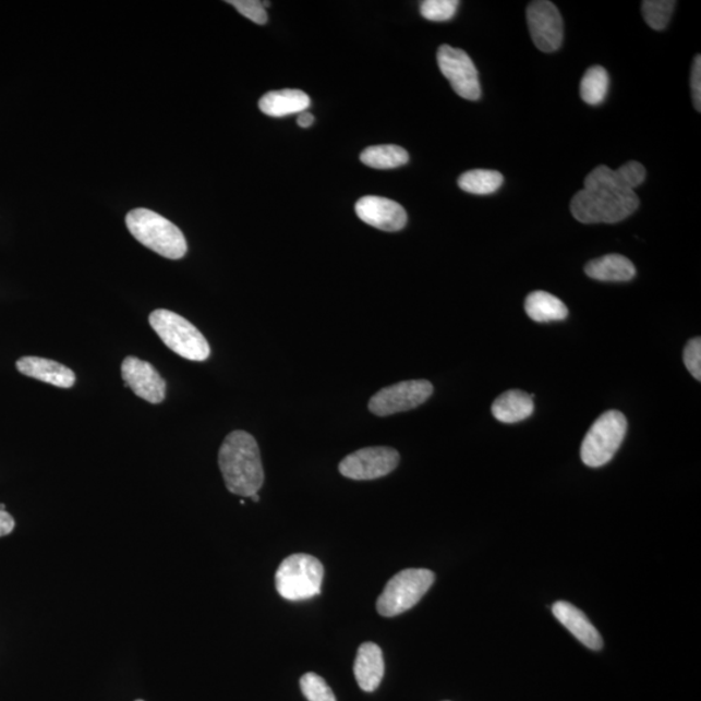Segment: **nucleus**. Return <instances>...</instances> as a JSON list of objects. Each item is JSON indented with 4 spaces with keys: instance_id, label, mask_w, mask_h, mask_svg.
Returning a JSON list of instances; mask_svg holds the SVG:
<instances>
[{
    "instance_id": "nucleus-1",
    "label": "nucleus",
    "mask_w": 701,
    "mask_h": 701,
    "mask_svg": "<svg viewBox=\"0 0 701 701\" xmlns=\"http://www.w3.org/2000/svg\"><path fill=\"white\" fill-rule=\"evenodd\" d=\"M219 466L231 494L250 498L262 488L264 469L253 435L242 431L230 433L221 445Z\"/></svg>"
},
{
    "instance_id": "nucleus-2",
    "label": "nucleus",
    "mask_w": 701,
    "mask_h": 701,
    "mask_svg": "<svg viewBox=\"0 0 701 701\" xmlns=\"http://www.w3.org/2000/svg\"><path fill=\"white\" fill-rule=\"evenodd\" d=\"M639 203L634 192L583 188L571 200L570 210L582 223H616L634 214Z\"/></svg>"
},
{
    "instance_id": "nucleus-3",
    "label": "nucleus",
    "mask_w": 701,
    "mask_h": 701,
    "mask_svg": "<svg viewBox=\"0 0 701 701\" xmlns=\"http://www.w3.org/2000/svg\"><path fill=\"white\" fill-rule=\"evenodd\" d=\"M126 227L143 246L162 257L179 261L188 253V242L182 231L154 210H131L126 216Z\"/></svg>"
},
{
    "instance_id": "nucleus-4",
    "label": "nucleus",
    "mask_w": 701,
    "mask_h": 701,
    "mask_svg": "<svg viewBox=\"0 0 701 701\" xmlns=\"http://www.w3.org/2000/svg\"><path fill=\"white\" fill-rule=\"evenodd\" d=\"M149 325L169 350L192 362H204L210 355L209 345L195 326L172 311L156 310Z\"/></svg>"
},
{
    "instance_id": "nucleus-5",
    "label": "nucleus",
    "mask_w": 701,
    "mask_h": 701,
    "mask_svg": "<svg viewBox=\"0 0 701 701\" xmlns=\"http://www.w3.org/2000/svg\"><path fill=\"white\" fill-rule=\"evenodd\" d=\"M324 565L315 556L295 554L276 571V589L286 601L302 602L322 592Z\"/></svg>"
},
{
    "instance_id": "nucleus-6",
    "label": "nucleus",
    "mask_w": 701,
    "mask_h": 701,
    "mask_svg": "<svg viewBox=\"0 0 701 701\" xmlns=\"http://www.w3.org/2000/svg\"><path fill=\"white\" fill-rule=\"evenodd\" d=\"M435 575L428 569H406L399 571L387 582L377 601L380 616L395 617L410 611L428 589L433 587Z\"/></svg>"
},
{
    "instance_id": "nucleus-7",
    "label": "nucleus",
    "mask_w": 701,
    "mask_h": 701,
    "mask_svg": "<svg viewBox=\"0 0 701 701\" xmlns=\"http://www.w3.org/2000/svg\"><path fill=\"white\" fill-rule=\"evenodd\" d=\"M628 431V420L619 411H607L590 427L582 440L581 459L588 467L601 468L614 459Z\"/></svg>"
},
{
    "instance_id": "nucleus-8",
    "label": "nucleus",
    "mask_w": 701,
    "mask_h": 701,
    "mask_svg": "<svg viewBox=\"0 0 701 701\" xmlns=\"http://www.w3.org/2000/svg\"><path fill=\"white\" fill-rule=\"evenodd\" d=\"M433 385L426 379L404 380L379 390L370 401V410L377 416L406 412L424 404L432 397Z\"/></svg>"
},
{
    "instance_id": "nucleus-9",
    "label": "nucleus",
    "mask_w": 701,
    "mask_h": 701,
    "mask_svg": "<svg viewBox=\"0 0 701 701\" xmlns=\"http://www.w3.org/2000/svg\"><path fill=\"white\" fill-rule=\"evenodd\" d=\"M437 60L442 74L449 81L459 97L468 100L481 98L479 71L466 51L442 45Z\"/></svg>"
},
{
    "instance_id": "nucleus-10",
    "label": "nucleus",
    "mask_w": 701,
    "mask_h": 701,
    "mask_svg": "<svg viewBox=\"0 0 701 701\" xmlns=\"http://www.w3.org/2000/svg\"><path fill=\"white\" fill-rule=\"evenodd\" d=\"M400 456L390 447H367L353 452L339 464L340 474L355 481L385 478L397 469Z\"/></svg>"
},
{
    "instance_id": "nucleus-11",
    "label": "nucleus",
    "mask_w": 701,
    "mask_h": 701,
    "mask_svg": "<svg viewBox=\"0 0 701 701\" xmlns=\"http://www.w3.org/2000/svg\"><path fill=\"white\" fill-rule=\"evenodd\" d=\"M527 19L530 36L543 52H554L563 44V19L559 10L547 0H536L528 5Z\"/></svg>"
},
{
    "instance_id": "nucleus-12",
    "label": "nucleus",
    "mask_w": 701,
    "mask_h": 701,
    "mask_svg": "<svg viewBox=\"0 0 701 701\" xmlns=\"http://www.w3.org/2000/svg\"><path fill=\"white\" fill-rule=\"evenodd\" d=\"M121 376L125 386L148 403L159 404L166 399L167 384L155 367L143 360L129 356L122 362Z\"/></svg>"
},
{
    "instance_id": "nucleus-13",
    "label": "nucleus",
    "mask_w": 701,
    "mask_h": 701,
    "mask_svg": "<svg viewBox=\"0 0 701 701\" xmlns=\"http://www.w3.org/2000/svg\"><path fill=\"white\" fill-rule=\"evenodd\" d=\"M360 220L384 231H399L407 225V213L399 203L383 196H364L356 203Z\"/></svg>"
},
{
    "instance_id": "nucleus-14",
    "label": "nucleus",
    "mask_w": 701,
    "mask_h": 701,
    "mask_svg": "<svg viewBox=\"0 0 701 701\" xmlns=\"http://www.w3.org/2000/svg\"><path fill=\"white\" fill-rule=\"evenodd\" d=\"M645 168L638 161L626 162L614 170L601 166L592 170L584 180V189H611L618 192H634L645 180Z\"/></svg>"
},
{
    "instance_id": "nucleus-15",
    "label": "nucleus",
    "mask_w": 701,
    "mask_h": 701,
    "mask_svg": "<svg viewBox=\"0 0 701 701\" xmlns=\"http://www.w3.org/2000/svg\"><path fill=\"white\" fill-rule=\"evenodd\" d=\"M554 616L590 650L601 651L604 642L597 629L581 609L568 602H557L553 607Z\"/></svg>"
},
{
    "instance_id": "nucleus-16",
    "label": "nucleus",
    "mask_w": 701,
    "mask_h": 701,
    "mask_svg": "<svg viewBox=\"0 0 701 701\" xmlns=\"http://www.w3.org/2000/svg\"><path fill=\"white\" fill-rule=\"evenodd\" d=\"M16 366L24 376L43 380L61 389H71L76 383V374L70 367L49 359L26 356L20 359Z\"/></svg>"
},
{
    "instance_id": "nucleus-17",
    "label": "nucleus",
    "mask_w": 701,
    "mask_h": 701,
    "mask_svg": "<svg viewBox=\"0 0 701 701\" xmlns=\"http://www.w3.org/2000/svg\"><path fill=\"white\" fill-rule=\"evenodd\" d=\"M353 673L360 689L373 692L383 682L385 662L383 650L376 643L367 642L359 646Z\"/></svg>"
},
{
    "instance_id": "nucleus-18",
    "label": "nucleus",
    "mask_w": 701,
    "mask_h": 701,
    "mask_svg": "<svg viewBox=\"0 0 701 701\" xmlns=\"http://www.w3.org/2000/svg\"><path fill=\"white\" fill-rule=\"evenodd\" d=\"M584 274L596 281L626 282L636 277L637 270L628 257L611 254L588 263Z\"/></svg>"
},
{
    "instance_id": "nucleus-19",
    "label": "nucleus",
    "mask_w": 701,
    "mask_h": 701,
    "mask_svg": "<svg viewBox=\"0 0 701 701\" xmlns=\"http://www.w3.org/2000/svg\"><path fill=\"white\" fill-rule=\"evenodd\" d=\"M311 99L307 94L302 90H292V88H285V90L270 92L265 94L258 101L261 111L270 118H285V116L302 113L309 110Z\"/></svg>"
},
{
    "instance_id": "nucleus-20",
    "label": "nucleus",
    "mask_w": 701,
    "mask_h": 701,
    "mask_svg": "<svg viewBox=\"0 0 701 701\" xmlns=\"http://www.w3.org/2000/svg\"><path fill=\"white\" fill-rule=\"evenodd\" d=\"M492 411L494 418L503 424H516L532 416L534 401L525 391L509 390L495 399Z\"/></svg>"
},
{
    "instance_id": "nucleus-21",
    "label": "nucleus",
    "mask_w": 701,
    "mask_h": 701,
    "mask_svg": "<svg viewBox=\"0 0 701 701\" xmlns=\"http://www.w3.org/2000/svg\"><path fill=\"white\" fill-rule=\"evenodd\" d=\"M525 311L536 323L561 322L568 317V307L559 298L546 291H534L527 298Z\"/></svg>"
},
{
    "instance_id": "nucleus-22",
    "label": "nucleus",
    "mask_w": 701,
    "mask_h": 701,
    "mask_svg": "<svg viewBox=\"0 0 701 701\" xmlns=\"http://www.w3.org/2000/svg\"><path fill=\"white\" fill-rule=\"evenodd\" d=\"M360 160L374 169H395L406 166L410 155L404 148L395 145L372 146L364 149Z\"/></svg>"
},
{
    "instance_id": "nucleus-23",
    "label": "nucleus",
    "mask_w": 701,
    "mask_h": 701,
    "mask_svg": "<svg viewBox=\"0 0 701 701\" xmlns=\"http://www.w3.org/2000/svg\"><path fill=\"white\" fill-rule=\"evenodd\" d=\"M503 176L496 170L474 169L460 176L459 188L466 193L474 195H488L498 192L501 188Z\"/></svg>"
},
{
    "instance_id": "nucleus-24",
    "label": "nucleus",
    "mask_w": 701,
    "mask_h": 701,
    "mask_svg": "<svg viewBox=\"0 0 701 701\" xmlns=\"http://www.w3.org/2000/svg\"><path fill=\"white\" fill-rule=\"evenodd\" d=\"M608 88V72L603 67H591L581 81V98L588 105H601L607 97Z\"/></svg>"
},
{
    "instance_id": "nucleus-25",
    "label": "nucleus",
    "mask_w": 701,
    "mask_h": 701,
    "mask_svg": "<svg viewBox=\"0 0 701 701\" xmlns=\"http://www.w3.org/2000/svg\"><path fill=\"white\" fill-rule=\"evenodd\" d=\"M676 4L673 0H645L642 3L644 22L653 31H664L670 22Z\"/></svg>"
},
{
    "instance_id": "nucleus-26",
    "label": "nucleus",
    "mask_w": 701,
    "mask_h": 701,
    "mask_svg": "<svg viewBox=\"0 0 701 701\" xmlns=\"http://www.w3.org/2000/svg\"><path fill=\"white\" fill-rule=\"evenodd\" d=\"M460 2L458 0H425L421 3V15L428 22H448L458 12Z\"/></svg>"
},
{
    "instance_id": "nucleus-27",
    "label": "nucleus",
    "mask_w": 701,
    "mask_h": 701,
    "mask_svg": "<svg viewBox=\"0 0 701 701\" xmlns=\"http://www.w3.org/2000/svg\"><path fill=\"white\" fill-rule=\"evenodd\" d=\"M303 696L309 701H337L335 692L316 673H307L301 679Z\"/></svg>"
},
{
    "instance_id": "nucleus-28",
    "label": "nucleus",
    "mask_w": 701,
    "mask_h": 701,
    "mask_svg": "<svg viewBox=\"0 0 701 701\" xmlns=\"http://www.w3.org/2000/svg\"><path fill=\"white\" fill-rule=\"evenodd\" d=\"M234 5V9L244 17L257 25L268 23V13L265 11L270 5L269 2H261V0H229L228 2Z\"/></svg>"
},
{
    "instance_id": "nucleus-29",
    "label": "nucleus",
    "mask_w": 701,
    "mask_h": 701,
    "mask_svg": "<svg viewBox=\"0 0 701 701\" xmlns=\"http://www.w3.org/2000/svg\"><path fill=\"white\" fill-rule=\"evenodd\" d=\"M684 363L691 373V376L698 380L701 379V340L693 338L686 345L684 351Z\"/></svg>"
},
{
    "instance_id": "nucleus-30",
    "label": "nucleus",
    "mask_w": 701,
    "mask_h": 701,
    "mask_svg": "<svg viewBox=\"0 0 701 701\" xmlns=\"http://www.w3.org/2000/svg\"><path fill=\"white\" fill-rule=\"evenodd\" d=\"M691 88H692V98L693 106H696L697 111H701V59L700 56L693 60L692 73H691Z\"/></svg>"
},
{
    "instance_id": "nucleus-31",
    "label": "nucleus",
    "mask_w": 701,
    "mask_h": 701,
    "mask_svg": "<svg viewBox=\"0 0 701 701\" xmlns=\"http://www.w3.org/2000/svg\"><path fill=\"white\" fill-rule=\"evenodd\" d=\"M15 529V520L13 517L5 512V510H0V536L9 535Z\"/></svg>"
},
{
    "instance_id": "nucleus-32",
    "label": "nucleus",
    "mask_w": 701,
    "mask_h": 701,
    "mask_svg": "<svg viewBox=\"0 0 701 701\" xmlns=\"http://www.w3.org/2000/svg\"><path fill=\"white\" fill-rule=\"evenodd\" d=\"M297 122L299 126L307 129L313 125V122H315V116L307 111H304L302 113H299Z\"/></svg>"
},
{
    "instance_id": "nucleus-33",
    "label": "nucleus",
    "mask_w": 701,
    "mask_h": 701,
    "mask_svg": "<svg viewBox=\"0 0 701 701\" xmlns=\"http://www.w3.org/2000/svg\"><path fill=\"white\" fill-rule=\"evenodd\" d=\"M250 498H251V499H253L254 501H258V500H261V498H258V495H257V494H255V495H253V496H250Z\"/></svg>"
},
{
    "instance_id": "nucleus-34",
    "label": "nucleus",
    "mask_w": 701,
    "mask_h": 701,
    "mask_svg": "<svg viewBox=\"0 0 701 701\" xmlns=\"http://www.w3.org/2000/svg\"><path fill=\"white\" fill-rule=\"evenodd\" d=\"M0 510H5V506H4V505H0Z\"/></svg>"
},
{
    "instance_id": "nucleus-35",
    "label": "nucleus",
    "mask_w": 701,
    "mask_h": 701,
    "mask_svg": "<svg viewBox=\"0 0 701 701\" xmlns=\"http://www.w3.org/2000/svg\"><path fill=\"white\" fill-rule=\"evenodd\" d=\"M135 701H143V700L140 699V700H135Z\"/></svg>"
}]
</instances>
